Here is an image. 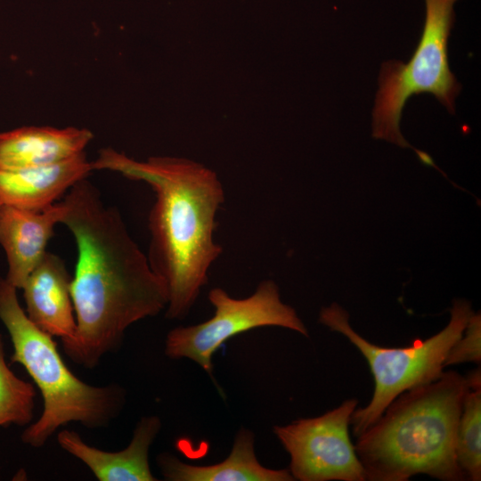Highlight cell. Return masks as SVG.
Here are the masks:
<instances>
[{
  "mask_svg": "<svg viewBox=\"0 0 481 481\" xmlns=\"http://www.w3.org/2000/svg\"><path fill=\"white\" fill-rule=\"evenodd\" d=\"M61 201V224L77 248L70 284L77 330L62 348L76 364L94 369L120 348L132 324L165 311L167 296L119 211L92 183L78 181Z\"/></svg>",
  "mask_w": 481,
  "mask_h": 481,
  "instance_id": "cell-1",
  "label": "cell"
},
{
  "mask_svg": "<svg viewBox=\"0 0 481 481\" xmlns=\"http://www.w3.org/2000/svg\"><path fill=\"white\" fill-rule=\"evenodd\" d=\"M92 165L94 170L118 172L152 188L147 257L167 291L166 318H185L223 252L214 240L216 216L225 200L217 175L191 159L164 156L137 161L112 148L102 149Z\"/></svg>",
  "mask_w": 481,
  "mask_h": 481,
  "instance_id": "cell-2",
  "label": "cell"
},
{
  "mask_svg": "<svg viewBox=\"0 0 481 481\" xmlns=\"http://www.w3.org/2000/svg\"><path fill=\"white\" fill-rule=\"evenodd\" d=\"M469 384L455 371L398 395L357 437L365 479L406 481L426 474L444 481L466 479L455 453L456 430Z\"/></svg>",
  "mask_w": 481,
  "mask_h": 481,
  "instance_id": "cell-3",
  "label": "cell"
},
{
  "mask_svg": "<svg viewBox=\"0 0 481 481\" xmlns=\"http://www.w3.org/2000/svg\"><path fill=\"white\" fill-rule=\"evenodd\" d=\"M17 289L0 277V321L12 345L11 362L24 367L44 403L38 420L22 432V443L41 448L61 427L71 422L89 429L108 427L126 405L125 388L116 383L94 386L77 378L63 361L53 337L29 319Z\"/></svg>",
  "mask_w": 481,
  "mask_h": 481,
  "instance_id": "cell-4",
  "label": "cell"
},
{
  "mask_svg": "<svg viewBox=\"0 0 481 481\" xmlns=\"http://www.w3.org/2000/svg\"><path fill=\"white\" fill-rule=\"evenodd\" d=\"M473 314L469 301L455 299L450 322L438 333L425 340L416 339L410 346L383 347L355 331L348 322V313L337 303L322 308L319 322L343 334L358 348L374 378L371 400L364 408L355 409L351 416L355 436L373 424L402 393L441 376L449 350L461 337Z\"/></svg>",
  "mask_w": 481,
  "mask_h": 481,
  "instance_id": "cell-5",
  "label": "cell"
},
{
  "mask_svg": "<svg viewBox=\"0 0 481 481\" xmlns=\"http://www.w3.org/2000/svg\"><path fill=\"white\" fill-rule=\"evenodd\" d=\"M458 0H425L426 16L419 44L408 62H383L372 111V136L402 148L417 149L400 131L403 109L410 97L432 94L453 114L461 85L451 71L447 45Z\"/></svg>",
  "mask_w": 481,
  "mask_h": 481,
  "instance_id": "cell-6",
  "label": "cell"
},
{
  "mask_svg": "<svg viewBox=\"0 0 481 481\" xmlns=\"http://www.w3.org/2000/svg\"><path fill=\"white\" fill-rule=\"evenodd\" d=\"M215 312L211 318L168 331L165 355L171 359L187 358L212 374V358L228 339L242 332L268 326L295 330L308 337V330L293 307L281 300L279 287L273 280H264L244 298L231 297L219 287L208 295Z\"/></svg>",
  "mask_w": 481,
  "mask_h": 481,
  "instance_id": "cell-7",
  "label": "cell"
},
{
  "mask_svg": "<svg viewBox=\"0 0 481 481\" xmlns=\"http://www.w3.org/2000/svg\"><path fill=\"white\" fill-rule=\"evenodd\" d=\"M355 398L347 399L324 414L273 427V433L289 453V471L300 481H363V466L349 436Z\"/></svg>",
  "mask_w": 481,
  "mask_h": 481,
  "instance_id": "cell-8",
  "label": "cell"
},
{
  "mask_svg": "<svg viewBox=\"0 0 481 481\" xmlns=\"http://www.w3.org/2000/svg\"><path fill=\"white\" fill-rule=\"evenodd\" d=\"M162 427L157 415L142 417L129 444L118 452H106L86 444L73 430L62 429L58 444L82 461L99 481H156L149 462L150 448Z\"/></svg>",
  "mask_w": 481,
  "mask_h": 481,
  "instance_id": "cell-9",
  "label": "cell"
},
{
  "mask_svg": "<svg viewBox=\"0 0 481 481\" xmlns=\"http://www.w3.org/2000/svg\"><path fill=\"white\" fill-rule=\"evenodd\" d=\"M64 213L62 201L41 210L0 206V245L7 259L4 277L16 289L26 279L46 252V246Z\"/></svg>",
  "mask_w": 481,
  "mask_h": 481,
  "instance_id": "cell-10",
  "label": "cell"
},
{
  "mask_svg": "<svg viewBox=\"0 0 481 481\" xmlns=\"http://www.w3.org/2000/svg\"><path fill=\"white\" fill-rule=\"evenodd\" d=\"M71 279L64 261L46 251L20 289L29 319L61 340L72 338L77 330Z\"/></svg>",
  "mask_w": 481,
  "mask_h": 481,
  "instance_id": "cell-11",
  "label": "cell"
},
{
  "mask_svg": "<svg viewBox=\"0 0 481 481\" xmlns=\"http://www.w3.org/2000/svg\"><path fill=\"white\" fill-rule=\"evenodd\" d=\"M92 170L85 152L52 165L0 167V202L28 210L44 209Z\"/></svg>",
  "mask_w": 481,
  "mask_h": 481,
  "instance_id": "cell-12",
  "label": "cell"
},
{
  "mask_svg": "<svg viewBox=\"0 0 481 481\" xmlns=\"http://www.w3.org/2000/svg\"><path fill=\"white\" fill-rule=\"evenodd\" d=\"M157 464L168 481H292L289 469L263 466L256 455L255 435L246 428L236 433L230 454L211 465H192L169 452L157 457Z\"/></svg>",
  "mask_w": 481,
  "mask_h": 481,
  "instance_id": "cell-13",
  "label": "cell"
},
{
  "mask_svg": "<svg viewBox=\"0 0 481 481\" xmlns=\"http://www.w3.org/2000/svg\"><path fill=\"white\" fill-rule=\"evenodd\" d=\"M93 133L69 126H21L0 133V167L20 168L52 165L82 152Z\"/></svg>",
  "mask_w": 481,
  "mask_h": 481,
  "instance_id": "cell-14",
  "label": "cell"
},
{
  "mask_svg": "<svg viewBox=\"0 0 481 481\" xmlns=\"http://www.w3.org/2000/svg\"><path fill=\"white\" fill-rule=\"evenodd\" d=\"M481 386L466 391L458 421L455 453L458 465L466 477L481 479Z\"/></svg>",
  "mask_w": 481,
  "mask_h": 481,
  "instance_id": "cell-15",
  "label": "cell"
},
{
  "mask_svg": "<svg viewBox=\"0 0 481 481\" xmlns=\"http://www.w3.org/2000/svg\"><path fill=\"white\" fill-rule=\"evenodd\" d=\"M36 395L34 385L20 379L10 369L0 333V428L29 425L34 418Z\"/></svg>",
  "mask_w": 481,
  "mask_h": 481,
  "instance_id": "cell-16",
  "label": "cell"
},
{
  "mask_svg": "<svg viewBox=\"0 0 481 481\" xmlns=\"http://www.w3.org/2000/svg\"><path fill=\"white\" fill-rule=\"evenodd\" d=\"M481 360V316L473 314L468 321L461 337L449 350L444 367L452 364L473 362L479 363Z\"/></svg>",
  "mask_w": 481,
  "mask_h": 481,
  "instance_id": "cell-17",
  "label": "cell"
},
{
  "mask_svg": "<svg viewBox=\"0 0 481 481\" xmlns=\"http://www.w3.org/2000/svg\"><path fill=\"white\" fill-rule=\"evenodd\" d=\"M1 205H2V204H1V202H0V206H1Z\"/></svg>",
  "mask_w": 481,
  "mask_h": 481,
  "instance_id": "cell-18",
  "label": "cell"
}]
</instances>
